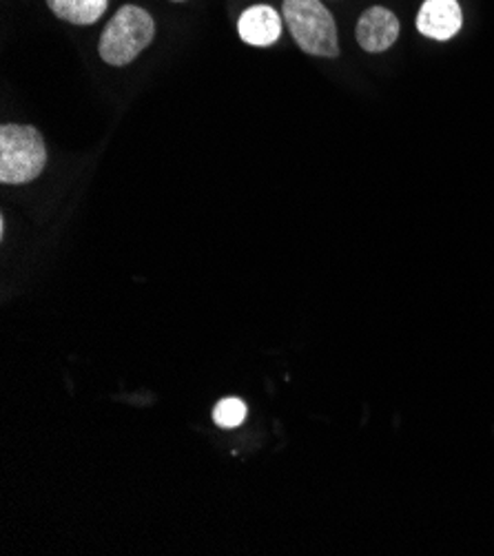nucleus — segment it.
<instances>
[{"label": "nucleus", "instance_id": "nucleus-1", "mask_svg": "<svg viewBox=\"0 0 494 556\" xmlns=\"http://www.w3.org/2000/svg\"><path fill=\"white\" fill-rule=\"evenodd\" d=\"M282 18L304 53L317 55V59H338V25L319 0H284Z\"/></svg>", "mask_w": 494, "mask_h": 556}, {"label": "nucleus", "instance_id": "nucleus-2", "mask_svg": "<svg viewBox=\"0 0 494 556\" xmlns=\"http://www.w3.org/2000/svg\"><path fill=\"white\" fill-rule=\"evenodd\" d=\"M153 16L144 8L125 5L104 27L98 42V53L106 65L125 67L138 59V55L153 42Z\"/></svg>", "mask_w": 494, "mask_h": 556}, {"label": "nucleus", "instance_id": "nucleus-3", "mask_svg": "<svg viewBox=\"0 0 494 556\" xmlns=\"http://www.w3.org/2000/svg\"><path fill=\"white\" fill-rule=\"evenodd\" d=\"M47 164V147L31 125L0 127V182L27 185L36 180Z\"/></svg>", "mask_w": 494, "mask_h": 556}, {"label": "nucleus", "instance_id": "nucleus-4", "mask_svg": "<svg viewBox=\"0 0 494 556\" xmlns=\"http://www.w3.org/2000/svg\"><path fill=\"white\" fill-rule=\"evenodd\" d=\"M400 18L381 5L368 8L357 23V42L368 53H381L391 49L400 38Z\"/></svg>", "mask_w": 494, "mask_h": 556}, {"label": "nucleus", "instance_id": "nucleus-5", "mask_svg": "<svg viewBox=\"0 0 494 556\" xmlns=\"http://www.w3.org/2000/svg\"><path fill=\"white\" fill-rule=\"evenodd\" d=\"M464 14L457 0H426L417 14V29L432 40H451L459 34Z\"/></svg>", "mask_w": 494, "mask_h": 556}, {"label": "nucleus", "instance_id": "nucleus-6", "mask_svg": "<svg viewBox=\"0 0 494 556\" xmlns=\"http://www.w3.org/2000/svg\"><path fill=\"white\" fill-rule=\"evenodd\" d=\"M240 38L253 47H270L282 38V21L276 8L253 5L238 21Z\"/></svg>", "mask_w": 494, "mask_h": 556}, {"label": "nucleus", "instance_id": "nucleus-7", "mask_svg": "<svg viewBox=\"0 0 494 556\" xmlns=\"http://www.w3.org/2000/svg\"><path fill=\"white\" fill-rule=\"evenodd\" d=\"M49 10L72 25H93L106 12L109 0H47Z\"/></svg>", "mask_w": 494, "mask_h": 556}, {"label": "nucleus", "instance_id": "nucleus-8", "mask_svg": "<svg viewBox=\"0 0 494 556\" xmlns=\"http://www.w3.org/2000/svg\"><path fill=\"white\" fill-rule=\"evenodd\" d=\"M213 419L217 426H223V428H238L246 419V404L236 397L223 400L215 406Z\"/></svg>", "mask_w": 494, "mask_h": 556}, {"label": "nucleus", "instance_id": "nucleus-9", "mask_svg": "<svg viewBox=\"0 0 494 556\" xmlns=\"http://www.w3.org/2000/svg\"><path fill=\"white\" fill-rule=\"evenodd\" d=\"M174 3H185V0H174Z\"/></svg>", "mask_w": 494, "mask_h": 556}]
</instances>
